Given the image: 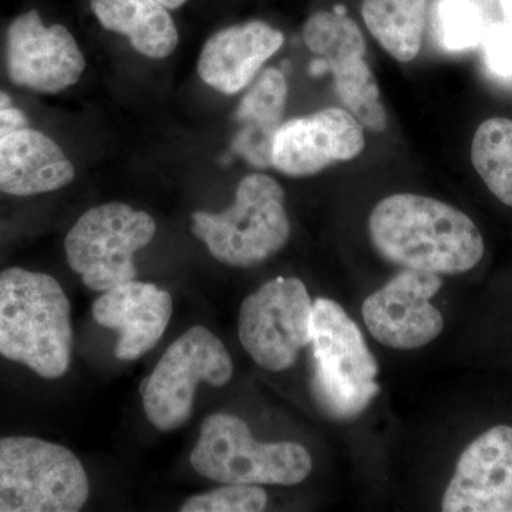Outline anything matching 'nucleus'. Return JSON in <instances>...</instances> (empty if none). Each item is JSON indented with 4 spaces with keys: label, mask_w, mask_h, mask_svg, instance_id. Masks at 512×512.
Instances as JSON below:
<instances>
[{
    "label": "nucleus",
    "mask_w": 512,
    "mask_h": 512,
    "mask_svg": "<svg viewBox=\"0 0 512 512\" xmlns=\"http://www.w3.org/2000/svg\"><path fill=\"white\" fill-rule=\"evenodd\" d=\"M369 237L384 261L440 276L466 274L483 259L476 222L453 205L417 194H394L373 208Z\"/></svg>",
    "instance_id": "1"
},
{
    "label": "nucleus",
    "mask_w": 512,
    "mask_h": 512,
    "mask_svg": "<svg viewBox=\"0 0 512 512\" xmlns=\"http://www.w3.org/2000/svg\"><path fill=\"white\" fill-rule=\"evenodd\" d=\"M72 309L53 276L23 268L0 272V356L47 380L69 372Z\"/></svg>",
    "instance_id": "2"
},
{
    "label": "nucleus",
    "mask_w": 512,
    "mask_h": 512,
    "mask_svg": "<svg viewBox=\"0 0 512 512\" xmlns=\"http://www.w3.org/2000/svg\"><path fill=\"white\" fill-rule=\"evenodd\" d=\"M311 389L320 412L335 421L365 413L379 396V365L362 330L333 299L313 302Z\"/></svg>",
    "instance_id": "3"
},
{
    "label": "nucleus",
    "mask_w": 512,
    "mask_h": 512,
    "mask_svg": "<svg viewBox=\"0 0 512 512\" xmlns=\"http://www.w3.org/2000/svg\"><path fill=\"white\" fill-rule=\"evenodd\" d=\"M191 229L221 264L234 268L264 264L291 238L284 188L269 175H247L238 184L231 207L194 212Z\"/></svg>",
    "instance_id": "4"
},
{
    "label": "nucleus",
    "mask_w": 512,
    "mask_h": 512,
    "mask_svg": "<svg viewBox=\"0 0 512 512\" xmlns=\"http://www.w3.org/2000/svg\"><path fill=\"white\" fill-rule=\"evenodd\" d=\"M190 463L200 476L222 484L291 485L311 476L308 448L293 441L261 443L244 420L214 413L202 421Z\"/></svg>",
    "instance_id": "5"
},
{
    "label": "nucleus",
    "mask_w": 512,
    "mask_h": 512,
    "mask_svg": "<svg viewBox=\"0 0 512 512\" xmlns=\"http://www.w3.org/2000/svg\"><path fill=\"white\" fill-rule=\"evenodd\" d=\"M82 461L37 437L0 439V512H77L89 500Z\"/></svg>",
    "instance_id": "6"
},
{
    "label": "nucleus",
    "mask_w": 512,
    "mask_h": 512,
    "mask_svg": "<svg viewBox=\"0 0 512 512\" xmlns=\"http://www.w3.org/2000/svg\"><path fill=\"white\" fill-rule=\"evenodd\" d=\"M156 232V221L147 212L123 202L97 205L84 212L67 234V262L90 291H110L137 278L134 256Z\"/></svg>",
    "instance_id": "7"
},
{
    "label": "nucleus",
    "mask_w": 512,
    "mask_h": 512,
    "mask_svg": "<svg viewBox=\"0 0 512 512\" xmlns=\"http://www.w3.org/2000/svg\"><path fill=\"white\" fill-rule=\"evenodd\" d=\"M232 376L234 363L221 339L204 326H194L174 340L144 380V413L157 430L180 429L194 412L198 384L227 386Z\"/></svg>",
    "instance_id": "8"
},
{
    "label": "nucleus",
    "mask_w": 512,
    "mask_h": 512,
    "mask_svg": "<svg viewBox=\"0 0 512 512\" xmlns=\"http://www.w3.org/2000/svg\"><path fill=\"white\" fill-rule=\"evenodd\" d=\"M312 315L311 295L301 279H272L242 302L239 340L256 365L284 372L311 345Z\"/></svg>",
    "instance_id": "9"
},
{
    "label": "nucleus",
    "mask_w": 512,
    "mask_h": 512,
    "mask_svg": "<svg viewBox=\"0 0 512 512\" xmlns=\"http://www.w3.org/2000/svg\"><path fill=\"white\" fill-rule=\"evenodd\" d=\"M303 42L329 67L335 90L346 110L370 131L387 127L375 74L366 62V40L359 26L342 12L315 13L303 26Z\"/></svg>",
    "instance_id": "10"
},
{
    "label": "nucleus",
    "mask_w": 512,
    "mask_h": 512,
    "mask_svg": "<svg viewBox=\"0 0 512 512\" xmlns=\"http://www.w3.org/2000/svg\"><path fill=\"white\" fill-rule=\"evenodd\" d=\"M443 288L440 275L402 269L362 305L370 335L386 348L414 350L441 335L444 318L431 299Z\"/></svg>",
    "instance_id": "11"
},
{
    "label": "nucleus",
    "mask_w": 512,
    "mask_h": 512,
    "mask_svg": "<svg viewBox=\"0 0 512 512\" xmlns=\"http://www.w3.org/2000/svg\"><path fill=\"white\" fill-rule=\"evenodd\" d=\"M6 63L16 86L59 93L79 82L86 59L63 25L46 26L37 10L18 16L8 29Z\"/></svg>",
    "instance_id": "12"
},
{
    "label": "nucleus",
    "mask_w": 512,
    "mask_h": 512,
    "mask_svg": "<svg viewBox=\"0 0 512 512\" xmlns=\"http://www.w3.org/2000/svg\"><path fill=\"white\" fill-rule=\"evenodd\" d=\"M365 146L362 123L346 109L329 107L282 123L272 141L271 167L288 177H311L353 160Z\"/></svg>",
    "instance_id": "13"
},
{
    "label": "nucleus",
    "mask_w": 512,
    "mask_h": 512,
    "mask_svg": "<svg viewBox=\"0 0 512 512\" xmlns=\"http://www.w3.org/2000/svg\"><path fill=\"white\" fill-rule=\"evenodd\" d=\"M512 505V426L476 437L458 457L441 500L444 512H508Z\"/></svg>",
    "instance_id": "14"
},
{
    "label": "nucleus",
    "mask_w": 512,
    "mask_h": 512,
    "mask_svg": "<svg viewBox=\"0 0 512 512\" xmlns=\"http://www.w3.org/2000/svg\"><path fill=\"white\" fill-rule=\"evenodd\" d=\"M92 313L100 326L119 333L114 348L117 359L134 362L163 338L173 316V296L157 285L133 279L101 293Z\"/></svg>",
    "instance_id": "15"
},
{
    "label": "nucleus",
    "mask_w": 512,
    "mask_h": 512,
    "mask_svg": "<svg viewBox=\"0 0 512 512\" xmlns=\"http://www.w3.org/2000/svg\"><path fill=\"white\" fill-rule=\"evenodd\" d=\"M284 42V33L262 20L222 29L202 47L198 74L207 86L232 96L254 82Z\"/></svg>",
    "instance_id": "16"
},
{
    "label": "nucleus",
    "mask_w": 512,
    "mask_h": 512,
    "mask_svg": "<svg viewBox=\"0 0 512 512\" xmlns=\"http://www.w3.org/2000/svg\"><path fill=\"white\" fill-rule=\"evenodd\" d=\"M72 161L46 134L25 127L0 138V191L33 197L62 190L74 180Z\"/></svg>",
    "instance_id": "17"
},
{
    "label": "nucleus",
    "mask_w": 512,
    "mask_h": 512,
    "mask_svg": "<svg viewBox=\"0 0 512 512\" xmlns=\"http://www.w3.org/2000/svg\"><path fill=\"white\" fill-rule=\"evenodd\" d=\"M288 83L284 73L266 69L239 103L237 119L242 124L232 148L249 164L271 167V148L275 133L284 120Z\"/></svg>",
    "instance_id": "18"
},
{
    "label": "nucleus",
    "mask_w": 512,
    "mask_h": 512,
    "mask_svg": "<svg viewBox=\"0 0 512 512\" xmlns=\"http://www.w3.org/2000/svg\"><path fill=\"white\" fill-rule=\"evenodd\" d=\"M90 5L100 25L127 36L140 55L165 59L177 49V26L158 0H90Z\"/></svg>",
    "instance_id": "19"
},
{
    "label": "nucleus",
    "mask_w": 512,
    "mask_h": 512,
    "mask_svg": "<svg viewBox=\"0 0 512 512\" xmlns=\"http://www.w3.org/2000/svg\"><path fill=\"white\" fill-rule=\"evenodd\" d=\"M427 0H363L362 16L370 35L397 62L419 55L426 29Z\"/></svg>",
    "instance_id": "20"
},
{
    "label": "nucleus",
    "mask_w": 512,
    "mask_h": 512,
    "mask_svg": "<svg viewBox=\"0 0 512 512\" xmlns=\"http://www.w3.org/2000/svg\"><path fill=\"white\" fill-rule=\"evenodd\" d=\"M471 161L494 197L512 208V120H485L474 134Z\"/></svg>",
    "instance_id": "21"
},
{
    "label": "nucleus",
    "mask_w": 512,
    "mask_h": 512,
    "mask_svg": "<svg viewBox=\"0 0 512 512\" xmlns=\"http://www.w3.org/2000/svg\"><path fill=\"white\" fill-rule=\"evenodd\" d=\"M437 32L444 49H470L483 42V15L471 0H441L437 6Z\"/></svg>",
    "instance_id": "22"
},
{
    "label": "nucleus",
    "mask_w": 512,
    "mask_h": 512,
    "mask_svg": "<svg viewBox=\"0 0 512 512\" xmlns=\"http://www.w3.org/2000/svg\"><path fill=\"white\" fill-rule=\"evenodd\" d=\"M268 507V494L261 485L225 484L215 490L192 495L181 504L183 512H261Z\"/></svg>",
    "instance_id": "23"
},
{
    "label": "nucleus",
    "mask_w": 512,
    "mask_h": 512,
    "mask_svg": "<svg viewBox=\"0 0 512 512\" xmlns=\"http://www.w3.org/2000/svg\"><path fill=\"white\" fill-rule=\"evenodd\" d=\"M485 62L498 76L512 74V23H500L484 35Z\"/></svg>",
    "instance_id": "24"
},
{
    "label": "nucleus",
    "mask_w": 512,
    "mask_h": 512,
    "mask_svg": "<svg viewBox=\"0 0 512 512\" xmlns=\"http://www.w3.org/2000/svg\"><path fill=\"white\" fill-rule=\"evenodd\" d=\"M25 127H28V117L22 110L13 106L0 110V138Z\"/></svg>",
    "instance_id": "25"
},
{
    "label": "nucleus",
    "mask_w": 512,
    "mask_h": 512,
    "mask_svg": "<svg viewBox=\"0 0 512 512\" xmlns=\"http://www.w3.org/2000/svg\"><path fill=\"white\" fill-rule=\"evenodd\" d=\"M158 2L167 9H178L181 8L187 0H158Z\"/></svg>",
    "instance_id": "26"
},
{
    "label": "nucleus",
    "mask_w": 512,
    "mask_h": 512,
    "mask_svg": "<svg viewBox=\"0 0 512 512\" xmlns=\"http://www.w3.org/2000/svg\"><path fill=\"white\" fill-rule=\"evenodd\" d=\"M501 8L504 10V15L512 23V0H501Z\"/></svg>",
    "instance_id": "27"
},
{
    "label": "nucleus",
    "mask_w": 512,
    "mask_h": 512,
    "mask_svg": "<svg viewBox=\"0 0 512 512\" xmlns=\"http://www.w3.org/2000/svg\"><path fill=\"white\" fill-rule=\"evenodd\" d=\"M10 106H12V99H10L9 94L0 90V110L6 109V107Z\"/></svg>",
    "instance_id": "28"
},
{
    "label": "nucleus",
    "mask_w": 512,
    "mask_h": 512,
    "mask_svg": "<svg viewBox=\"0 0 512 512\" xmlns=\"http://www.w3.org/2000/svg\"><path fill=\"white\" fill-rule=\"evenodd\" d=\"M510 512H512V505H511V511Z\"/></svg>",
    "instance_id": "29"
}]
</instances>
